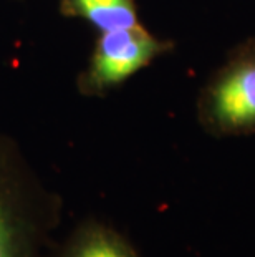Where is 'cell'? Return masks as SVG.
Listing matches in <instances>:
<instances>
[{
	"mask_svg": "<svg viewBox=\"0 0 255 257\" xmlns=\"http://www.w3.org/2000/svg\"><path fill=\"white\" fill-rule=\"evenodd\" d=\"M65 202L12 136L0 133V257H47Z\"/></svg>",
	"mask_w": 255,
	"mask_h": 257,
	"instance_id": "cell-1",
	"label": "cell"
},
{
	"mask_svg": "<svg viewBox=\"0 0 255 257\" xmlns=\"http://www.w3.org/2000/svg\"><path fill=\"white\" fill-rule=\"evenodd\" d=\"M199 126L214 138L255 136V37L238 42L199 91Z\"/></svg>",
	"mask_w": 255,
	"mask_h": 257,
	"instance_id": "cell-2",
	"label": "cell"
},
{
	"mask_svg": "<svg viewBox=\"0 0 255 257\" xmlns=\"http://www.w3.org/2000/svg\"><path fill=\"white\" fill-rule=\"evenodd\" d=\"M174 48V42L151 34L143 24L101 32L88 65L77 78L78 93L90 98L106 96Z\"/></svg>",
	"mask_w": 255,
	"mask_h": 257,
	"instance_id": "cell-3",
	"label": "cell"
},
{
	"mask_svg": "<svg viewBox=\"0 0 255 257\" xmlns=\"http://www.w3.org/2000/svg\"><path fill=\"white\" fill-rule=\"evenodd\" d=\"M47 257H143L131 240L113 224L85 217L55 240Z\"/></svg>",
	"mask_w": 255,
	"mask_h": 257,
	"instance_id": "cell-4",
	"label": "cell"
},
{
	"mask_svg": "<svg viewBox=\"0 0 255 257\" xmlns=\"http://www.w3.org/2000/svg\"><path fill=\"white\" fill-rule=\"evenodd\" d=\"M60 12L88 22L100 34L141 24L136 0H60Z\"/></svg>",
	"mask_w": 255,
	"mask_h": 257,
	"instance_id": "cell-5",
	"label": "cell"
}]
</instances>
